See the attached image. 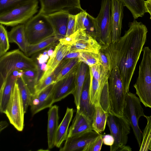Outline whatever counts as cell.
I'll list each match as a JSON object with an SVG mask.
<instances>
[{"label": "cell", "instance_id": "cell-9", "mask_svg": "<svg viewBox=\"0 0 151 151\" xmlns=\"http://www.w3.org/2000/svg\"><path fill=\"white\" fill-rule=\"evenodd\" d=\"M97 29L95 39L102 47L112 43L111 24V0H102L100 11L96 18Z\"/></svg>", "mask_w": 151, "mask_h": 151}, {"label": "cell", "instance_id": "cell-12", "mask_svg": "<svg viewBox=\"0 0 151 151\" xmlns=\"http://www.w3.org/2000/svg\"><path fill=\"white\" fill-rule=\"evenodd\" d=\"M100 134L92 130L74 136L67 137L63 146L60 151H83L85 148Z\"/></svg>", "mask_w": 151, "mask_h": 151}, {"label": "cell", "instance_id": "cell-43", "mask_svg": "<svg viewBox=\"0 0 151 151\" xmlns=\"http://www.w3.org/2000/svg\"><path fill=\"white\" fill-rule=\"evenodd\" d=\"M100 61L105 71L109 72V66L108 59L105 54L100 50L99 52Z\"/></svg>", "mask_w": 151, "mask_h": 151}, {"label": "cell", "instance_id": "cell-14", "mask_svg": "<svg viewBox=\"0 0 151 151\" xmlns=\"http://www.w3.org/2000/svg\"><path fill=\"white\" fill-rule=\"evenodd\" d=\"M70 12L61 10L44 14L51 25L58 40L65 37Z\"/></svg>", "mask_w": 151, "mask_h": 151}, {"label": "cell", "instance_id": "cell-7", "mask_svg": "<svg viewBox=\"0 0 151 151\" xmlns=\"http://www.w3.org/2000/svg\"><path fill=\"white\" fill-rule=\"evenodd\" d=\"M123 115L129 120L140 148L142 142V132L139 126L138 121L140 118L144 116L145 115L139 99L135 94L129 92L127 93Z\"/></svg>", "mask_w": 151, "mask_h": 151}, {"label": "cell", "instance_id": "cell-19", "mask_svg": "<svg viewBox=\"0 0 151 151\" xmlns=\"http://www.w3.org/2000/svg\"><path fill=\"white\" fill-rule=\"evenodd\" d=\"M75 31L79 29L85 30L86 32L95 39L97 29L96 18L85 10L81 11L76 14Z\"/></svg>", "mask_w": 151, "mask_h": 151}, {"label": "cell", "instance_id": "cell-47", "mask_svg": "<svg viewBox=\"0 0 151 151\" xmlns=\"http://www.w3.org/2000/svg\"><path fill=\"white\" fill-rule=\"evenodd\" d=\"M146 12L148 13L150 15L151 19V0H147L145 1Z\"/></svg>", "mask_w": 151, "mask_h": 151}, {"label": "cell", "instance_id": "cell-20", "mask_svg": "<svg viewBox=\"0 0 151 151\" xmlns=\"http://www.w3.org/2000/svg\"><path fill=\"white\" fill-rule=\"evenodd\" d=\"M17 78L11 74L0 85V111L5 114Z\"/></svg>", "mask_w": 151, "mask_h": 151}, {"label": "cell", "instance_id": "cell-34", "mask_svg": "<svg viewBox=\"0 0 151 151\" xmlns=\"http://www.w3.org/2000/svg\"><path fill=\"white\" fill-rule=\"evenodd\" d=\"M16 82L18 85L25 113L27 112L28 106L30 105L32 95L22 77L18 78Z\"/></svg>", "mask_w": 151, "mask_h": 151}, {"label": "cell", "instance_id": "cell-45", "mask_svg": "<svg viewBox=\"0 0 151 151\" xmlns=\"http://www.w3.org/2000/svg\"><path fill=\"white\" fill-rule=\"evenodd\" d=\"M49 57L48 54H44L42 53H40L35 59L39 63L42 64L47 62Z\"/></svg>", "mask_w": 151, "mask_h": 151}, {"label": "cell", "instance_id": "cell-35", "mask_svg": "<svg viewBox=\"0 0 151 151\" xmlns=\"http://www.w3.org/2000/svg\"><path fill=\"white\" fill-rule=\"evenodd\" d=\"M147 121V124L142 132V140L140 151H146L149 150L151 144V115H145Z\"/></svg>", "mask_w": 151, "mask_h": 151}, {"label": "cell", "instance_id": "cell-5", "mask_svg": "<svg viewBox=\"0 0 151 151\" xmlns=\"http://www.w3.org/2000/svg\"><path fill=\"white\" fill-rule=\"evenodd\" d=\"M39 0H30L0 14V23L4 25L14 27L24 24L38 12Z\"/></svg>", "mask_w": 151, "mask_h": 151}, {"label": "cell", "instance_id": "cell-22", "mask_svg": "<svg viewBox=\"0 0 151 151\" xmlns=\"http://www.w3.org/2000/svg\"><path fill=\"white\" fill-rule=\"evenodd\" d=\"M92 130H93L92 122L84 115L76 111L72 123L68 129L67 137Z\"/></svg>", "mask_w": 151, "mask_h": 151}, {"label": "cell", "instance_id": "cell-49", "mask_svg": "<svg viewBox=\"0 0 151 151\" xmlns=\"http://www.w3.org/2000/svg\"><path fill=\"white\" fill-rule=\"evenodd\" d=\"M117 151H131L132 149L130 146L123 145L119 147Z\"/></svg>", "mask_w": 151, "mask_h": 151}, {"label": "cell", "instance_id": "cell-27", "mask_svg": "<svg viewBox=\"0 0 151 151\" xmlns=\"http://www.w3.org/2000/svg\"><path fill=\"white\" fill-rule=\"evenodd\" d=\"M95 106V110L92 124L93 130L100 133L104 131L105 128L108 113L103 109L99 102Z\"/></svg>", "mask_w": 151, "mask_h": 151}, {"label": "cell", "instance_id": "cell-4", "mask_svg": "<svg viewBox=\"0 0 151 151\" xmlns=\"http://www.w3.org/2000/svg\"><path fill=\"white\" fill-rule=\"evenodd\" d=\"M108 82L109 112L117 116H122L125 99L129 92L124 86L117 67L109 69Z\"/></svg>", "mask_w": 151, "mask_h": 151}, {"label": "cell", "instance_id": "cell-36", "mask_svg": "<svg viewBox=\"0 0 151 151\" xmlns=\"http://www.w3.org/2000/svg\"><path fill=\"white\" fill-rule=\"evenodd\" d=\"M80 61L84 62L88 67L100 63L99 53L88 52H80L78 58Z\"/></svg>", "mask_w": 151, "mask_h": 151}, {"label": "cell", "instance_id": "cell-44", "mask_svg": "<svg viewBox=\"0 0 151 151\" xmlns=\"http://www.w3.org/2000/svg\"><path fill=\"white\" fill-rule=\"evenodd\" d=\"M102 136L103 143L104 145L110 146L113 144L114 139L113 137L111 134H102Z\"/></svg>", "mask_w": 151, "mask_h": 151}, {"label": "cell", "instance_id": "cell-13", "mask_svg": "<svg viewBox=\"0 0 151 151\" xmlns=\"http://www.w3.org/2000/svg\"><path fill=\"white\" fill-rule=\"evenodd\" d=\"M54 84L50 85L35 96H32L29 105L33 116L52 106L54 103L53 90Z\"/></svg>", "mask_w": 151, "mask_h": 151}, {"label": "cell", "instance_id": "cell-10", "mask_svg": "<svg viewBox=\"0 0 151 151\" xmlns=\"http://www.w3.org/2000/svg\"><path fill=\"white\" fill-rule=\"evenodd\" d=\"M24 114L18 85L16 82L12 97L5 114L10 123L18 131H22L24 127Z\"/></svg>", "mask_w": 151, "mask_h": 151}, {"label": "cell", "instance_id": "cell-6", "mask_svg": "<svg viewBox=\"0 0 151 151\" xmlns=\"http://www.w3.org/2000/svg\"><path fill=\"white\" fill-rule=\"evenodd\" d=\"M24 30L29 44H34L49 37L55 36L53 29L45 15L39 13L24 24Z\"/></svg>", "mask_w": 151, "mask_h": 151}, {"label": "cell", "instance_id": "cell-21", "mask_svg": "<svg viewBox=\"0 0 151 151\" xmlns=\"http://www.w3.org/2000/svg\"><path fill=\"white\" fill-rule=\"evenodd\" d=\"M58 106L55 105L50 107L48 112L47 135L48 147L50 149L55 146V136L58 126Z\"/></svg>", "mask_w": 151, "mask_h": 151}, {"label": "cell", "instance_id": "cell-40", "mask_svg": "<svg viewBox=\"0 0 151 151\" xmlns=\"http://www.w3.org/2000/svg\"><path fill=\"white\" fill-rule=\"evenodd\" d=\"M55 80L56 77L53 72L42 82L37 84L36 94L40 92L50 85L55 83Z\"/></svg>", "mask_w": 151, "mask_h": 151}, {"label": "cell", "instance_id": "cell-48", "mask_svg": "<svg viewBox=\"0 0 151 151\" xmlns=\"http://www.w3.org/2000/svg\"><path fill=\"white\" fill-rule=\"evenodd\" d=\"M23 71V70H17L14 71L11 74L17 79L22 76Z\"/></svg>", "mask_w": 151, "mask_h": 151}, {"label": "cell", "instance_id": "cell-2", "mask_svg": "<svg viewBox=\"0 0 151 151\" xmlns=\"http://www.w3.org/2000/svg\"><path fill=\"white\" fill-rule=\"evenodd\" d=\"M138 76L134 87L136 94L145 107L151 108V50L145 47Z\"/></svg>", "mask_w": 151, "mask_h": 151}, {"label": "cell", "instance_id": "cell-33", "mask_svg": "<svg viewBox=\"0 0 151 151\" xmlns=\"http://www.w3.org/2000/svg\"><path fill=\"white\" fill-rule=\"evenodd\" d=\"M91 36L85 30L79 29L70 35L65 37L58 41L62 44L71 45L77 42L88 39Z\"/></svg>", "mask_w": 151, "mask_h": 151}, {"label": "cell", "instance_id": "cell-37", "mask_svg": "<svg viewBox=\"0 0 151 151\" xmlns=\"http://www.w3.org/2000/svg\"><path fill=\"white\" fill-rule=\"evenodd\" d=\"M108 79L106 81L100 93L99 103L103 109L108 113L110 111V98L109 96Z\"/></svg>", "mask_w": 151, "mask_h": 151}, {"label": "cell", "instance_id": "cell-38", "mask_svg": "<svg viewBox=\"0 0 151 151\" xmlns=\"http://www.w3.org/2000/svg\"><path fill=\"white\" fill-rule=\"evenodd\" d=\"M8 32L4 25H0V57L4 55L10 47Z\"/></svg>", "mask_w": 151, "mask_h": 151}, {"label": "cell", "instance_id": "cell-30", "mask_svg": "<svg viewBox=\"0 0 151 151\" xmlns=\"http://www.w3.org/2000/svg\"><path fill=\"white\" fill-rule=\"evenodd\" d=\"M58 40L55 36L49 37L34 44H29L27 52L25 54L29 57L42 50L50 47Z\"/></svg>", "mask_w": 151, "mask_h": 151}, {"label": "cell", "instance_id": "cell-28", "mask_svg": "<svg viewBox=\"0 0 151 151\" xmlns=\"http://www.w3.org/2000/svg\"><path fill=\"white\" fill-rule=\"evenodd\" d=\"M130 11L134 19L143 16L146 12L144 0H119Z\"/></svg>", "mask_w": 151, "mask_h": 151}, {"label": "cell", "instance_id": "cell-18", "mask_svg": "<svg viewBox=\"0 0 151 151\" xmlns=\"http://www.w3.org/2000/svg\"><path fill=\"white\" fill-rule=\"evenodd\" d=\"M90 75L89 69L81 94L79 106L77 109V111L84 115L92 122L95 111V106L92 104L90 102Z\"/></svg>", "mask_w": 151, "mask_h": 151}, {"label": "cell", "instance_id": "cell-15", "mask_svg": "<svg viewBox=\"0 0 151 151\" xmlns=\"http://www.w3.org/2000/svg\"><path fill=\"white\" fill-rule=\"evenodd\" d=\"M124 6L119 0H111L112 43L117 42L121 37Z\"/></svg>", "mask_w": 151, "mask_h": 151}, {"label": "cell", "instance_id": "cell-3", "mask_svg": "<svg viewBox=\"0 0 151 151\" xmlns=\"http://www.w3.org/2000/svg\"><path fill=\"white\" fill-rule=\"evenodd\" d=\"M37 68L34 58H29L19 49L7 52L0 58V85L14 70Z\"/></svg>", "mask_w": 151, "mask_h": 151}, {"label": "cell", "instance_id": "cell-1", "mask_svg": "<svg viewBox=\"0 0 151 151\" xmlns=\"http://www.w3.org/2000/svg\"><path fill=\"white\" fill-rule=\"evenodd\" d=\"M129 29L116 42L101 50L106 56L109 69L118 68L124 86L128 92L136 66L147 39L148 30L141 22L135 19Z\"/></svg>", "mask_w": 151, "mask_h": 151}, {"label": "cell", "instance_id": "cell-42", "mask_svg": "<svg viewBox=\"0 0 151 151\" xmlns=\"http://www.w3.org/2000/svg\"><path fill=\"white\" fill-rule=\"evenodd\" d=\"M76 19V14H69L65 37L70 35L75 32Z\"/></svg>", "mask_w": 151, "mask_h": 151}, {"label": "cell", "instance_id": "cell-51", "mask_svg": "<svg viewBox=\"0 0 151 151\" xmlns=\"http://www.w3.org/2000/svg\"><path fill=\"white\" fill-rule=\"evenodd\" d=\"M53 51H54L51 49H50L47 51V54L49 57L52 54Z\"/></svg>", "mask_w": 151, "mask_h": 151}, {"label": "cell", "instance_id": "cell-25", "mask_svg": "<svg viewBox=\"0 0 151 151\" xmlns=\"http://www.w3.org/2000/svg\"><path fill=\"white\" fill-rule=\"evenodd\" d=\"M73 113V108L67 107L65 114L62 122L58 125L55 138V146L59 147L67 138L68 127Z\"/></svg>", "mask_w": 151, "mask_h": 151}, {"label": "cell", "instance_id": "cell-41", "mask_svg": "<svg viewBox=\"0 0 151 151\" xmlns=\"http://www.w3.org/2000/svg\"><path fill=\"white\" fill-rule=\"evenodd\" d=\"M103 143L102 134L94 141L90 143L84 150L83 151H100Z\"/></svg>", "mask_w": 151, "mask_h": 151}, {"label": "cell", "instance_id": "cell-16", "mask_svg": "<svg viewBox=\"0 0 151 151\" xmlns=\"http://www.w3.org/2000/svg\"><path fill=\"white\" fill-rule=\"evenodd\" d=\"M76 69L55 83L53 90L54 103L61 101L69 94H73L75 88Z\"/></svg>", "mask_w": 151, "mask_h": 151}, {"label": "cell", "instance_id": "cell-31", "mask_svg": "<svg viewBox=\"0 0 151 151\" xmlns=\"http://www.w3.org/2000/svg\"><path fill=\"white\" fill-rule=\"evenodd\" d=\"M81 62L78 58L65 59L64 64L56 78L55 82L75 70Z\"/></svg>", "mask_w": 151, "mask_h": 151}, {"label": "cell", "instance_id": "cell-11", "mask_svg": "<svg viewBox=\"0 0 151 151\" xmlns=\"http://www.w3.org/2000/svg\"><path fill=\"white\" fill-rule=\"evenodd\" d=\"M41 8L39 13L46 14L61 10H84L80 0H39Z\"/></svg>", "mask_w": 151, "mask_h": 151}, {"label": "cell", "instance_id": "cell-39", "mask_svg": "<svg viewBox=\"0 0 151 151\" xmlns=\"http://www.w3.org/2000/svg\"><path fill=\"white\" fill-rule=\"evenodd\" d=\"M30 0H0V14Z\"/></svg>", "mask_w": 151, "mask_h": 151}, {"label": "cell", "instance_id": "cell-29", "mask_svg": "<svg viewBox=\"0 0 151 151\" xmlns=\"http://www.w3.org/2000/svg\"><path fill=\"white\" fill-rule=\"evenodd\" d=\"M38 71L37 68L24 70L22 77L24 83L29 90L32 96L36 93V86L37 84Z\"/></svg>", "mask_w": 151, "mask_h": 151}, {"label": "cell", "instance_id": "cell-32", "mask_svg": "<svg viewBox=\"0 0 151 151\" xmlns=\"http://www.w3.org/2000/svg\"><path fill=\"white\" fill-rule=\"evenodd\" d=\"M90 75L89 89L90 102L92 104L95 106L97 103L99 102L100 93L103 87L101 85L99 81L93 77L90 72Z\"/></svg>", "mask_w": 151, "mask_h": 151}, {"label": "cell", "instance_id": "cell-8", "mask_svg": "<svg viewBox=\"0 0 151 151\" xmlns=\"http://www.w3.org/2000/svg\"><path fill=\"white\" fill-rule=\"evenodd\" d=\"M107 124L113 137V144L110 146V151H117L121 146L126 145L128 141V135L130 132V125L127 117L108 113Z\"/></svg>", "mask_w": 151, "mask_h": 151}, {"label": "cell", "instance_id": "cell-46", "mask_svg": "<svg viewBox=\"0 0 151 151\" xmlns=\"http://www.w3.org/2000/svg\"><path fill=\"white\" fill-rule=\"evenodd\" d=\"M80 56V52H72L68 53L63 59L79 58Z\"/></svg>", "mask_w": 151, "mask_h": 151}, {"label": "cell", "instance_id": "cell-17", "mask_svg": "<svg viewBox=\"0 0 151 151\" xmlns=\"http://www.w3.org/2000/svg\"><path fill=\"white\" fill-rule=\"evenodd\" d=\"M70 47L69 45H64L59 42L52 54L50 56L46 64L45 71L38 83L42 82L54 71L64 57L70 52Z\"/></svg>", "mask_w": 151, "mask_h": 151}, {"label": "cell", "instance_id": "cell-24", "mask_svg": "<svg viewBox=\"0 0 151 151\" xmlns=\"http://www.w3.org/2000/svg\"><path fill=\"white\" fill-rule=\"evenodd\" d=\"M8 35L10 42L16 43L24 54L27 52L29 44L26 35L24 24L14 26L8 32Z\"/></svg>", "mask_w": 151, "mask_h": 151}, {"label": "cell", "instance_id": "cell-50", "mask_svg": "<svg viewBox=\"0 0 151 151\" xmlns=\"http://www.w3.org/2000/svg\"><path fill=\"white\" fill-rule=\"evenodd\" d=\"M8 124L5 121H1L0 122V131L1 132L3 129L7 127Z\"/></svg>", "mask_w": 151, "mask_h": 151}, {"label": "cell", "instance_id": "cell-26", "mask_svg": "<svg viewBox=\"0 0 151 151\" xmlns=\"http://www.w3.org/2000/svg\"><path fill=\"white\" fill-rule=\"evenodd\" d=\"M70 46L69 52H88L99 53L102 48V46L92 36L88 39L77 42Z\"/></svg>", "mask_w": 151, "mask_h": 151}, {"label": "cell", "instance_id": "cell-23", "mask_svg": "<svg viewBox=\"0 0 151 151\" xmlns=\"http://www.w3.org/2000/svg\"><path fill=\"white\" fill-rule=\"evenodd\" d=\"M89 69L87 65L84 62H81L76 70L75 88L72 94L74 96L77 109L79 107L81 94Z\"/></svg>", "mask_w": 151, "mask_h": 151}, {"label": "cell", "instance_id": "cell-52", "mask_svg": "<svg viewBox=\"0 0 151 151\" xmlns=\"http://www.w3.org/2000/svg\"><path fill=\"white\" fill-rule=\"evenodd\" d=\"M149 150L151 151V144L150 145V148H149Z\"/></svg>", "mask_w": 151, "mask_h": 151}]
</instances>
